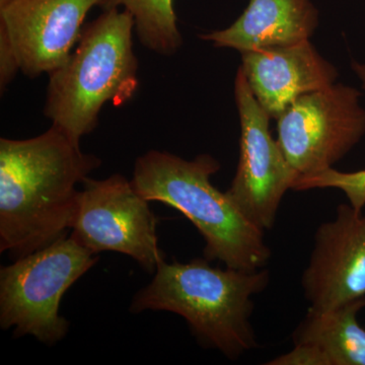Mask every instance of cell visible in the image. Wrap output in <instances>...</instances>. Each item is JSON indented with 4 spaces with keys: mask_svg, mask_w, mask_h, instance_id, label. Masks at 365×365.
<instances>
[{
    "mask_svg": "<svg viewBox=\"0 0 365 365\" xmlns=\"http://www.w3.org/2000/svg\"><path fill=\"white\" fill-rule=\"evenodd\" d=\"M101 165L53 124L33 138L0 139V252L16 260L71 234L76 187Z\"/></svg>",
    "mask_w": 365,
    "mask_h": 365,
    "instance_id": "1",
    "label": "cell"
},
{
    "mask_svg": "<svg viewBox=\"0 0 365 365\" xmlns=\"http://www.w3.org/2000/svg\"><path fill=\"white\" fill-rule=\"evenodd\" d=\"M269 279L263 268L213 267L205 258L188 263L163 259L150 284L134 295L130 312L180 314L199 344L235 360L257 346L251 324L253 297L266 289Z\"/></svg>",
    "mask_w": 365,
    "mask_h": 365,
    "instance_id": "2",
    "label": "cell"
},
{
    "mask_svg": "<svg viewBox=\"0 0 365 365\" xmlns=\"http://www.w3.org/2000/svg\"><path fill=\"white\" fill-rule=\"evenodd\" d=\"M220 170L210 155L187 160L153 150L137 158L130 181L144 199L177 209L195 225L205 242L206 260L259 270L271 257L264 230L242 215L227 192L213 186L211 177Z\"/></svg>",
    "mask_w": 365,
    "mask_h": 365,
    "instance_id": "3",
    "label": "cell"
},
{
    "mask_svg": "<svg viewBox=\"0 0 365 365\" xmlns=\"http://www.w3.org/2000/svg\"><path fill=\"white\" fill-rule=\"evenodd\" d=\"M134 20L126 9L104 11L83 26L78 47L49 74L44 115L79 143L95 130L107 103L121 106L138 88Z\"/></svg>",
    "mask_w": 365,
    "mask_h": 365,
    "instance_id": "4",
    "label": "cell"
},
{
    "mask_svg": "<svg viewBox=\"0 0 365 365\" xmlns=\"http://www.w3.org/2000/svg\"><path fill=\"white\" fill-rule=\"evenodd\" d=\"M98 261L71 234L0 269V327L14 337L33 336L56 345L69 331L60 316L62 297Z\"/></svg>",
    "mask_w": 365,
    "mask_h": 365,
    "instance_id": "5",
    "label": "cell"
},
{
    "mask_svg": "<svg viewBox=\"0 0 365 365\" xmlns=\"http://www.w3.org/2000/svg\"><path fill=\"white\" fill-rule=\"evenodd\" d=\"M361 93L343 83L307 93L277 118V143L299 175L331 169L361 140Z\"/></svg>",
    "mask_w": 365,
    "mask_h": 365,
    "instance_id": "6",
    "label": "cell"
},
{
    "mask_svg": "<svg viewBox=\"0 0 365 365\" xmlns=\"http://www.w3.org/2000/svg\"><path fill=\"white\" fill-rule=\"evenodd\" d=\"M157 227L150 201L121 174L104 180L88 177L83 182L71 235L91 253L127 255L146 272H155L165 259L158 247Z\"/></svg>",
    "mask_w": 365,
    "mask_h": 365,
    "instance_id": "7",
    "label": "cell"
},
{
    "mask_svg": "<svg viewBox=\"0 0 365 365\" xmlns=\"http://www.w3.org/2000/svg\"><path fill=\"white\" fill-rule=\"evenodd\" d=\"M235 97L241 124L240 158L227 194L242 215L265 232L273 227L283 196L299 174L271 136V118L257 102L241 67Z\"/></svg>",
    "mask_w": 365,
    "mask_h": 365,
    "instance_id": "8",
    "label": "cell"
},
{
    "mask_svg": "<svg viewBox=\"0 0 365 365\" xmlns=\"http://www.w3.org/2000/svg\"><path fill=\"white\" fill-rule=\"evenodd\" d=\"M102 0H9L0 6V41L31 78L49 76L71 56L86 14Z\"/></svg>",
    "mask_w": 365,
    "mask_h": 365,
    "instance_id": "9",
    "label": "cell"
},
{
    "mask_svg": "<svg viewBox=\"0 0 365 365\" xmlns=\"http://www.w3.org/2000/svg\"><path fill=\"white\" fill-rule=\"evenodd\" d=\"M309 309L326 311L365 297V215L342 203L314 235L302 277Z\"/></svg>",
    "mask_w": 365,
    "mask_h": 365,
    "instance_id": "10",
    "label": "cell"
},
{
    "mask_svg": "<svg viewBox=\"0 0 365 365\" xmlns=\"http://www.w3.org/2000/svg\"><path fill=\"white\" fill-rule=\"evenodd\" d=\"M241 68L257 102L277 119L297 98L334 85L337 68L309 40L241 53Z\"/></svg>",
    "mask_w": 365,
    "mask_h": 365,
    "instance_id": "11",
    "label": "cell"
},
{
    "mask_svg": "<svg viewBox=\"0 0 365 365\" xmlns=\"http://www.w3.org/2000/svg\"><path fill=\"white\" fill-rule=\"evenodd\" d=\"M318 25V11L312 0H250L232 26L199 37L215 47L244 53L304 42Z\"/></svg>",
    "mask_w": 365,
    "mask_h": 365,
    "instance_id": "12",
    "label": "cell"
},
{
    "mask_svg": "<svg viewBox=\"0 0 365 365\" xmlns=\"http://www.w3.org/2000/svg\"><path fill=\"white\" fill-rule=\"evenodd\" d=\"M364 307L365 297L326 311L309 307L292 334L294 344L314 346L330 365H365V329L357 319Z\"/></svg>",
    "mask_w": 365,
    "mask_h": 365,
    "instance_id": "13",
    "label": "cell"
},
{
    "mask_svg": "<svg viewBox=\"0 0 365 365\" xmlns=\"http://www.w3.org/2000/svg\"><path fill=\"white\" fill-rule=\"evenodd\" d=\"M104 11L124 7L132 14L134 31L144 47L163 56H170L182 44L177 25L174 0H102Z\"/></svg>",
    "mask_w": 365,
    "mask_h": 365,
    "instance_id": "14",
    "label": "cell"
},
{
    "mask_svg": "<svg viewBox=\"0 0 365 365\" xmlns=\"http://www.w3.org/2000/svg\"><path fill=\"white\" fill-rule=\"evenodd\" d=\"M335 188L347 197L350 205L356 210L365 207V170L344 173L331 169L316 174L299 175L295 179L292 190L307 191L312 189Z\"/></svg>",
    "mask_w": 365,
    "mask_h": 365,
    "instance_id": "15",
    "label": "cell"
},
{
    "mask_svg": "<svg viewBox=\"0 0 365 365\" xmlns=\"http://www.w3.org/2000/svg\"><path fill=\"white\" fill-rule=\"evenodd\" d=\"M270 365H330L326 355L314 346L294 344L292 351L271 360Z\"/></svg>",
    "mask_w": 365,
    "mask_h": 365,
    "instance_id": "16",
    "label": "cell"
},
{
    "mask_svg": "<svg viewBox=\"0 0 365 365\" xmlns=\"http://www.w3.org/2000/svg\"><path fill=\"white\" fill-rule=\"evenodd\" d=\"M351 66L353 71L357 74L360 81H361L362 88H364V90L365 91V64L359 63V62L354 61V60H353Z\"/></svg>",
    "mask_w": 365,
    "mask_h": 365,
    "instance_id": "17",
    "label": "cell"
},
{
    "mask_svg": "<svg viewBox=\"0 0 365 365\" xmlns=\"http://www.w3.org/2000/svg\"><path fill=\"white\" fill-rule=\"evenodd\" d=\"M9 1V0H0V6H4V4H6Z\"/></svg>",
    "mask_w": 365,
    "mask_h": 365,
    "instance_id": "18",
    "label": "cell"
}]
</instances>
